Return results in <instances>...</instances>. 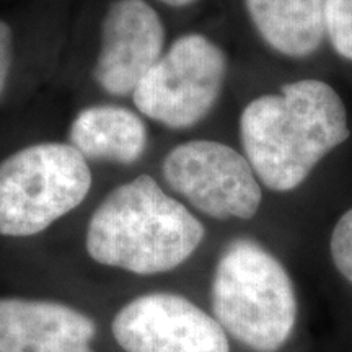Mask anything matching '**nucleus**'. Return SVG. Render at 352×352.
Returning a JSON list of instances; mask_svg holds the SVG:
<instances>
[{"instance_id":"f257e3e1","label":"nucleus","mask_w":352,"mask_h":352,"mask_svg":"<svg viewBox=\"0 0 352 352\" xmlns=\"http://www.w3.org/2000/svg\"><path fill=\"white\" fill-rule=\"evenodd\" d=\"M347 111L327 82L305 78L250 101L240 116L245 157L264 186L292 191L349 139Z\"/></svg>"},{"instance_id":"f03ea898","label":"nucleus","mask_w":352,"mask_h":352,"mask_svg":"<svg viewBox=\"0 0 352 352\" xmlns=\"http://www.w3.org/2000/svg\"><path fill=\"white\" fill-rule=\"evenodd\" d=\"M206 228L186 206L139 175L114 188L91 214L87 252L104 266L139 276L168 272L195 254Z\"/></svg>"},{"instance_id":"7ed1b4c3","label":"nucleus","mask_w":352,"mask_h":352,"mask_svg":"<svg viewBox=\"0 0 352 352\" xmlns=\"http://www.w3.org/2000/svg\"><path fill=\"white\" fill-rule=\"evenodd\" d=\"M215 320L236 341L256 352H276L297 321L292 279L258 241L236 239L220 254L212 277Z\"/></svg>"},{"instance_id":"20e7f679","label":"nucleus","mask_w":352,"mask_h":352,"mask_svg":"<svg viewBox=\"0 0 352 352\" xmlns=\"http://www.w3.org/2000/svg\"><path fill=\"white\" fill-rule=\"evenodd\" d=\"M88 160L64 142H39L0 162V235L33 236L82 204L91 188Z\"/></svg>"},{"instance_id":"39448f33","label":"nucleus","mask_w":352,"mask_h":352,"mask_svg":"<svg viewBox=\"0 0 352 352\" xmlns=\"http://www.w3.org/2000/svg\"><path fill=\"white\" fill-rule=\"evenodd\" d=\"M227 56L201 33H184L132 94L135 108L168 129H189L208 118L222 94Z\"/></svg>"},{"instance_id":"423d86ee","label":"nucleus","mask_w":352,"mask_h":352,"mask_svg":"<svg viewBox=\"0 0 352 352\" xmlns=\"http://www.w3.org/2000/svg\"><path fill=\"white\" fill-rule=\"evenodd\" d=\"M162 173L176 195L212 219L248 220L263 201L248 158L217 140L183 142L166 153Z\"/></svg>"},{"instance_id":"0eeeda50","label":"nucleus","mask_w":352,"mask_h":352,"mask_svg":"<svg viewBox=\"0 0 352 352\" xmlns=\"http://www.w3.org/2000/svg\"><path fill=\"white\" fill-rule=\"evenodd\" d=\"M111 329L126 352H230L219 321L178 294L134 298L118 311Z\"/></svg>"},{"instance_id":"6e6552de","label":"nucleus","mask_w":352,"mask_h":352,"mask_svg":"<svg viewBox=\"0 0 352 352\" xmlns=\"http://www.w3.org/2000/svg\"><path fill=\"white\" fill-rule=\"evenodd\" d=\"M166 30L151 0H109L100 21L94 78L108 95H132L165 52Z\"/></svg>"},{"instance_id":"1a4fd4ad","label":"nucleus","mask_w":352,"mask_h":352,"mask_svg":"<svg viewBox=\"0 0 352 352\" xmlns=\"http://www.w3.org/2000/svg\"><path fill=\"white\" fill-rule=\"evenodd\" d=\"M90 316L50 300L0 298V352H94Z\"/></svg>"},{"instance_id":"9d476101","label":"nucleus","mask_w":352,"mask_h":352,"mask_svg":"<svg viewBox=\"0 0 352 352\" xmlns=\"http://www.w3.org/2000/svg\"><path fill=\"white\" fill-rule=\"evenodd\" d=\"M69 144L87 160L132 165L147 151L148 131L142 116L129 108L91 104L74 118Z\"/></svg>"},{"instance_id":"9b49d317","label":"nucleus","mask_w":352,"mask_h":352,"mask_svg":"<svg viewBox=\"0 0 352 352\" xmlns=\"http://www.w3.org/2000/svg\"><path fill=\"white\" fill-rule=\"evenodd\" d=\"M250 21L267 46L287 57L318 50L324 33V0H241Z\"/></svg>"},{"instance_id":"f8f14e48","label":"nucleus","mask_w":352,"mask_h":352,"mask_svg":"<svg viewBox=\"0 0 352 352\" xmlns=\"http://www.w3.org/2000/svg\"><path fill=\"white\" fill-rule=\"evenodd\" d=\"M324 28L333 50L352 60V0H324Z\"/></svg>"},{"instance_id":"ddd939ff","label":"nucleus","mask_w":352,"mask_h":352,"mask_svg":"<svg viewBox=\"0 0 352 352\" xmlns=\"http://www.w3.org/2000/svg\"><path fill=\"white\" fill-rule=\"evenodd\" d=\"M331 258L336 270L352 284V209L342 214L331 235Z\"/></svg>"},{"instance_id":"4468645a","label":"nucleus","mask_w":352,"mask_h":352,"mask_svg":"<svg viewBox=\"0 0 352 352\" xmlns=\"http://www.w3.org/2000/svg\"><path fill=\"white\" fill-rule=\"evenodd\" d=\"M13 63V32L7 21L0 20V96L6 91Z\"/></svg>"},{"instance_id":"2eb2a0df","label":"nucleus","mask_w":352,"mask_h":352,"mask_svg":"<svg viewBox=\"0 0 352 352\" xmlns=\"http://www.w3.org/2000/svg\"><path fill=\"white\" fill-rule=\"evenodd\" d=\"M155 6L165 7V8H173V10H182V8H189L196 3H199L201 0H151Z\"/></svg>"}]
</instances>
